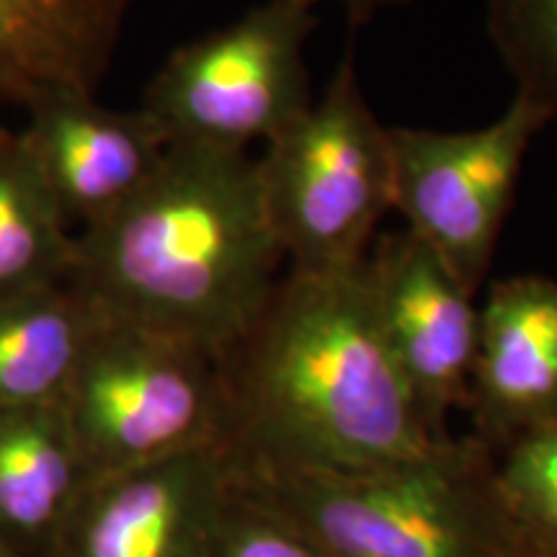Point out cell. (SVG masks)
Wrapping results in <instances>:
<instances>
[{
    "instance_id": "cell-9",
    "label": "cell",
    "mask_w": 557,
    "mask_h": 557,
    "mask_svg": "<svg viewBox=\"0 0 557 557\" xmlns=\"http://www.w3.org/2000/svg\"><path fill=\"white\" fill-rule=\"evenodd\" d=\"M24 111L18 135L75 235L135 199L169 152L143 109H109L88 90L54 88Z\"/></svg>"
},
{
    "instance_id": "cell-10",
    "label": "cell",
    "mask_w": 557,
    "mask_h": 557,
    "mask_svg": "<svg viewBox=\"0 0 557 557\" xmlns=\"http://www.w3.org/2000/svg\"><path fill=\"white\" fill-rule=\"evenodd\" d=\"M470 436L493 455L557 423V282L498 278L480 302Z\"/></svg>"
},
{
    "instance_id": "cell-1",
    "label": "cell",
    "mask_w": 557,
    "mask_h": 557,
    "mask_svg": "<svg viewBox=\"0 0 557 557\" xmlns=\"http://www.w3.org/2000/svg\"><path fill=\"white\" fill-rule=\"evenodd\" d=\"M220 361L235 478L382 468L447 438L429 429L382 338L364 263L287 271Z\"/></svg>"
},
{
    "instance_id": "cell-2",
    "label": "cell",
    "mask_w": 557,
    "mask_h": 557,
    "mask_svg": "<svg viewBox=\"0 0 557 557\" xmlns=\"http://www.w3.org/2000/svg\"><path fill=\"white\" fill-rule=\"evenodd\" d=\"M284 261L259 160L171 145L135 199L78 233L70 282L101 315L222 359L267 308Z\"/></svg>"
},
{
    "instance_id": "cell-19",
    "label": "cell",
    "mask_w": 557,
    "mask_h": 557,
    "mask_svg": "<svg viewBox=\"0 0 557 557\" xmlns=\"http://www.w3.org/2000/svg\"><path fill=\"white\" fill-rule=\"evenodd\" d=\"M305 3L315 5L318 9V3H325V0H305ZM331 3H338L341 9L346 11L351 26H361L377 16V13L389 9H403V5L413 3V0H331Z\"/></svg>"
},
{
    "instance_id": "cell-8",
    "label": "cell",
    "mask_w": 557,
    "mask_h": 557,
    "mask_svg": "<svg viewBox=\"0 0 557 557\" xmlns=\"http://www.w3.org/2000/svg\"><path fill=\"white\" fill-rule=\"evenodd\" d=\"M364 276L382 338L436 436L468 408L478 351L480 305L455 274L406 227L377 235Z\"/></svg>"
},
{
    "instance_id": "cell-5",
    "label": "cell",
    "mask_w": 557,
    "mask_h": 557,
    "mask_svg": "<svg viewBox=\"0 0 557 557\" xmlns=\"http://www.w3.org/2000/svg\"><path fill=\"white\" fill-rule=\"evenodd\" d=\"M62 408L94 480L225 444L227 393L218 354L107 315Z\"/></svg>"
},
{
    "instance_id": "cell-4",
    "label": "cell",
    "mask_w": 557,
    "mask_h": 557,
    "mask_svg": "<svg viewBox=\"0 0 557 557\" xmlns=\"http://www.w3.org/2000/svg\"><path fill=\"white\" fill-rule=\"evenodd\" d=\"M256 160L289 271L359 269L380 220L393 209V139L369 109L351 50L323 96L269 139Z\"/></svg>"
},
{
    "instance_id": "cell-18",
    "label": "cell",
    "mask_w": 557,
    "mask_h": 557,
    "mask_svg": "<svg viewBox=\"0 0 557 557\" xmlns=\"http://www.w3.org/2000/svg\"><path fill=\"white\" fill-rule=\"evenodd\" d=\"M201 557H325L312 542L261 500L233 487Z\"/></svg>"
},
{
    "instance_id": "cell-12",
    "label": "cell",
    "mask_w": 557,
    "mask_h": 557,
    "mask_svg": "<svg viewBox=\"0 0 557 557\" xmlns=\"http://www.w3.org/2000/svg\"><path fill=\"white\" fill-rule=\"evenodd\" d=\"M132 0H0V107L54 88L96 94Z\"/></svg>"
},
{
    "instance_id": "cell-13",
    "label": "cell",
    "mask_w": 557,
    "mask_h": 557,
    "mask_svg": "<svg viewBox=\"0 0 557 557\" xmlns=\"http://www.w3.org/2000/svg\"><path fill=\"white\" fill-rule=\"evenodd\" d=\"M99 320L70 278L0 302V410L62 406Z\"/></svg>"
},
{
    "instance_id": "cell-16",
    "label": "cell",
    "mask_w": 557,
    "mask_h": 557,
    "mask_svg": "<svg viewBox=\"0 0 557 557\" xmlns=\"http://www.w3.org/2000/svg\"><path fill=\"white\" fill-rule=\"evenodd\" d=\"M485 29L517 96L557 124V0H485Z\"/></svg>"
},
{
    "instance_id": "cell-15",
    "label": "cell",
    "mask_w": 557,
    "mask_h": 557,
    "mask_svg": "<svg viewBox=\"0 0 557 557\" xmlns=\"http://www.w3.org/2000/svg\"><path fill=\"white\" fill-rule=\"evenodd\" d=\"M83 459L65 408L0 410V513L13 524L52 519L73 491Z\"/></svg>"
},
{
    "instance_id": "cell-3",
    "label": "cell",
    "mask_w": 557,
    "mask_h": 557,
    "mask_svg": "<svg viewBox=\"0 0 557 557\" xmlns=\"http://www.w3.org/2000/svg\"><path fill=\"white\" fill-rule=\"evenodd\" d=\"M235 485L325 557H532L498 493L496 455L470 434L382 468Z\"/></svg>"
},
{
    "instance_id": "cell-11",
    "label": "cell",
    "mask_w": 557,
    "mask_h": 557,
    "mask_svg": "<svg viewBox=\"0 0 557 557\" xmlns=\"http://www.w3.org/2000/svg\"><path fill=\"white\" fill-rule=\"evenodd\" d=\"M233 487L218 447L94 480L78 557H201Z\"/></svg>"
},
{
    "instance_id": "cell-6",
    "label": "cell",
    "mask_w": 557,
    "mask_h": 557,
    "mask_svg": "<svg viewBox=\"0 0 557 557\" xmlns=\"http://www.w3.org/2000/svg\"><path fill=\"white\" fill-rule=\"evenodd\" d=\"M315 29V5L263 0L227 26L176 47L139 109L169 148L250 152L312 103L305 47Z\"/></svg>"
},
{
    "instance_id": "cell-17",
    "label": "cell",
    "mask_w": 557,
    "mask_h": 557,
    "mask_svg": "<svg viewBox=\"0 0 557 557\" xmlns=\"http://www.w3.org/2000/svg\"><path fill=\"white\" fill-rule=\"evenodd\" d=\"M504 506L532 557H557V423L496 455Z\"/></svg>"
},
{
    "instance_id": "cell-14",
    "label": "cell",
    "mask_w": 557,
    "mask_h": 557,
    "mask_svg": "<svg viewBox=\"0 0 557 557\" xmlns=\"http://www.w3.org/2000/svg\"><path fill=\"white\" fill-rule=\"evenodd\" d=\"M75 238L24 139L0 127V302L67 282Z\"/></svg>"
},
{
    "instance_id": "cell-7",
    "label": "cell",
    "mask_w": 557,
    "mask_h": 557,
    "mask_svg": "<svg viewBox=\"0 0 557 557\" xmlns=\"http://www.w3.org/2000/svg\"><path fill=\"white\" fill-rule=\"evenodd\" d=\"M545 127L547 116L521 96L478 129L389 127L393 209L472 295L496 256L529 145Z\"/></svg>"
}]
</instances>
